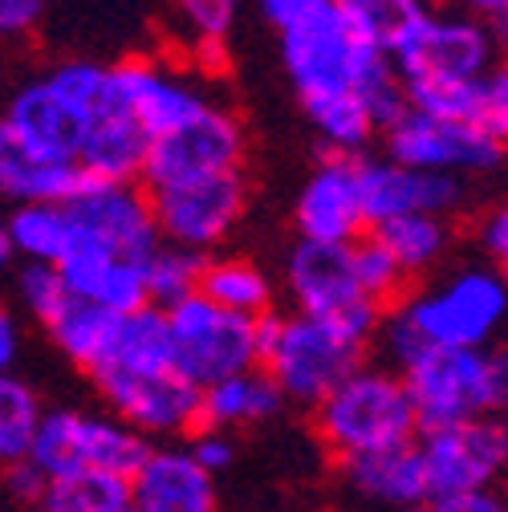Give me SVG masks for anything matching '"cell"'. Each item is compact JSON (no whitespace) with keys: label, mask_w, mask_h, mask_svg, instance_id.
<instances>
[{"label":"cell","mask_w":508,"mask_h":512,"mask_svg":"<svg viewBox=\"0 0 508 512\" xmlns=\"http://www.w3.org/2000/svg\"><path fill=\"white\" fill-rule=\"evenodd\" d=\"M415 447H419V464L427 480V500L484 492V488H496L508 464V427L500 415H484V419L452 423L439 431H423Z\"/></svg>","instance_id":"30bf717a"},{"label":"cell","mask_w":508,"mask_h":512,"mask_svg":"<svg viewBox=\"0 0 508 512\" xmlns=\"http://www.w3.org/2000/svg\"><path fill=\"white\" fill-rule=\"evenodd\" d=\"M196 293L204 301L236 313V317H248V322L273 313V281H269V273L261 265L244 261V256H208Z\"/></svg>","instance_id":"484cf974"},{"label":"cell","mask_w":508,"mask_h":512,"mask_svg":"<svg viewBox=\"0 0 508 512\" xmlns=\"http://www.w3.org/2000/svg\"><path fill=\"white\" fill-rule=\"evenodd\" d=\"M362 358V346L346 342L322 322H309L301 313L257 317V366L273 378L285 403L313 411L346 374L362 366Z\"/></svg>","instance_id":"5b68a950"},{"label":"cell","mask_w":508,"mask_h":512,"mask_svg":"<svg viewBox=\"0 0 508 512\" xmlns=\"http://www.w3.org/2000/svg\"><path fill=\"white\" fill-rule=\"evenodd\" d=\"M399 378L411 399L419 435L500 415L508 399L504 350H423L411 362H403Z\"/></svg>","instance_id":"3957f363"},{"label":"cell","mask_w":508,"mask_h":512,"mask_svg":"<svg viewBox=\"0 0 508 512\" xmlns=\"http://www.w3.org/2000/svg\"><path fill=\"white\" fill-rule=\"evenodd\" d=\"M13 256H25V265H61L74 244V220L66 204H25L13 208L5 220Z\"/></svg>","instance_id":"f1b7e54d"},{"label":"cell","mask_w":508,"mask_h":512,"mask_svg":"<svg viewBox=\"0 0 508 512\" xmlns=\"http://www.w3.org/2000/svg\"><path fill=\"white\" fill-rule=\"evenodd\" d=\"M293 224L309 244H354L366 236L362 191H358V159L326 155L305 179Z\"/></svg>","instance_id":"ac0fdd59"},{"label":"cell","mask_w":508,"mask_h":512,"mask_svg":"<svg viewBox=\"0 0 508 512\" xmlns=\"http://www.w3.org/2000/svg\"><path fill=\"white\" fill-rule=\"evenodd\" d=\"M175 370L171 358V334H167V313L163 309H135L122 313L114 338H110V354L98 370ZM94 374V370H90Z\"/></svg>","instance_id":"83f0119b"},{"label":"cell","mask_w":508,"mask_h":512,"mask_svg":"<svg viewBox=\"0 0 508 512\" xmlns=\"http://www.w3.org/2000/svg\"><path fill=\"white\" fill-rule=\"evenodd\" d=\"M147 447L151 443L143 435H135L114 415L53 407L41 415V427L29 447V464L45 480L74 476V472H102V476H118L131 484Z\"/></svg>","instance_id":"8992f818"},{"label":"cell","mask_w":508,"mask_h":512,"mask_svg":"<svg viewBox=\"0 0 508 512\" xmlns=\"http://www.w3.org/2000/svg\"><path fill=\"white\" fill-rule=\"evenodd\" d=\"M118 500H126V480L102 472H74L45 480V492L33 512H98Z\"/></svg>","instance_id":"d6a6232c"},{"label":"cell","mask_w":508,"mask_h":512,"mask_svg":"<svg viewBox=\"0 0 508 512\" xmlns=\"http://www.w3.org/2000/svg\"><path fill=\"white\" fill-rule=\"evenodd\" d=\"M167 334L175 374L192 382L196 391L257 366V322L204 301L200 293L167 309Z\"/></svg>","instance_id":"9c48e42d"},{"label":"cell","mask_w":508,"mask_h":512,"mask_svg":"<svg viewBox=\"0 0 508 512\" xmlns=\"http://www.w3.org/2000/svg\"><path fill=\"white\" fill-rule=\"evenodd\" d=\"M342 476L358 500L378 504V508L399 512V508L427 504V480H423L415 439L399 447H383V452L342 460Z\"/></svg>","instance_id":"cb8c5ba5"},{"label":"cell","mask_w":508,"mask_h":512,"mask_svg":"<svg viewBox=\"0 0 508 512\" xmlns=\"http://www.w3.org/2000/svg\"><path fill=\"white\" fill-rule=\"evenodd\" d=\"M240 163H244L240 118L220 106H208L196 122L147 143L139 179L147 183V191H163V187H183V183L240 171Z\"/></svg>","instance_id":"7c38bea8"},{"label":"cell","mask_w":508,"mask_h":512,"mask_svg":"<svg viewBox=\"0 0 508 512\" xmlns=\"http://www.w3.org/2000/svg\"><path fill=\"white\" fill-rule=\"evenodd\" d=\"M0 122L17 135V143L29 155H37L45 163H74L82 135H86V122H90V110L66 102L45 78H37L9 98Z\"/></svg>","instance_id":"d6986e66"},{"label":"cell","mask_w":508,"mask_h":512,"mask_svg":"<svg viewBox=\"0 0 508 512\" xmlns=\"http://www.w3.org/2000/svg\"><path fill=\"white\" fill-rule=\"evenodd\" d=\"M17 297L25 305L29 317H37L41 326H49L53 317L61 313V305L70 301V289L61 285L53 265H21L17 273Z\"/></svg>","instance_id":"d590c367"},{"label":"cell","mask_w":508,"mask_h":512,"mask_svg":"<svg viewBox=\"0 0 508 512\" xmlns=\"http://www.w3.org/2000/svg\"><path fill=\"white\" fill-rule=\"evenodd\" d=\"M143 155H147V135L139 131V122L118 106L94 102L74 163L94 183H135L143 175Z\"/></svg>","instance_id":"603a6c76"},{"label":"cell","mask_w":508,"mask_h":512,"mask_svg":"<svg viewBox=\"0 0 508 512\" xmlns=\"http://www.w3.org/2000/svg\"><path fill=\"white\" fill-rule=\"evenodd\" d=\"M98 102L131 114L139 122V131L147 135V143L179 131L187 122H196L212 106L200 86H192L187 78L155 66V61H143V57H126L118 66H106Z\"/></svg>","instance_id":"5bb4252c"},{"label":"cell","mask_w":508,"mask_h":512,"mask_svg":"<svg viewBox=\"0 0 508 512\" xmlns=\"http://www.w3.org/2000/svg\"><path fill=\"white\" fill-rule=\"evenodd\" d=\"M94 391L110 407L118 423H126L135 435L151 439H175L183 431L200 427V391L175 370H94Z\"/></svg>","instance_id":"8fae6325"},{"label":"cell","mask_w":508,"mask_h":512,"mask_svg":"<svg viewBox=\"0 0 508 512\" xmlns=\"http://www.w3.org/2000/svg\"><path fill=\"white\" fill-rule=\"evenodd\" d=\"M358 191H362V216L366 232L383 220L399 216H439L448 220L468 204V179L443 175V171H419L383 159H358Z\"/></svg>","instance_id":"2e32d148"},{"label":"cell","mask_w":508,"mask_h":512,"mask_svg":"<svg viewBox=\"0 0 508 512\" xmlns=\"http://www.w3.org/2000/svg\"><path fill=\"white\" fill-rule=\"evenodd\" d=\"M66 212L82 236L110 248L122 261L143 265L163 244L151 220L147 191H139L135 183H90L74 204H66Z\"/></svg>","instance_id":"e0dca14e"},{"label":"cell","mask_w":508,"mask_h":512,"mask_svg":"<svg viewBox=\"0 0 508 512\" xmlns=\"http://www.w3.org/2000/svg\"><path fill=\"white\" fill-rule=\"evenodd\" d=\"M94 179L78 163H45L29 155L17 135L0 122V200L25 204H74Z\"/></svg>","instance_id":"7402d4cb"},{"label":"cell","mask_w":508,"mask_h":512,"mask_svg":"<svg viewBox=\"0 0 508 512\" xmlns=\"http://www.w3.org/2000/svg\"><path fill=\"white\" fill-rule=\"evenodd\" d=\"M476 240H480V248H484L488 261L504 265V261H508V212H504V208L484 212L480 224H476Z\"/></svg>","instance_id":"b9f144b4"},{"label":"cell","mask_w":508,"mask_h":512,"mask_svg":"<svg viewBox=\"0 0 508 512\" xmlns=\"http://www.w3.org/2000/svg\"><path fill=\"white\" fill-rule=\"evenodd\" d=\"M13 269V244H9V232H5V220H0V277Z\"/></svg>","instance_id":"bcb514c9"},{"label":"cell","mask_w":508,"mask_h":512,"mask_svg":"<svg viewBox=\"0 0 508 512\" xmlns=\"http://www.w3.org/2000/svg\"><path fill=\"white\" fill-rule=\"evenodd\" d=\"M366 236L391 256L407 281H415L443 261V252L452 244V224L439 216H399L374 224Z\"/></svg>","instance_id":"4316f807"},{"label":"cell","mask_w":508,"mask_h":512,"mask_svg":"<svg viewBox=\"0 0 508 512\" xmlns=\"http://www.w3.org/2000/svg\"><path fill=\"white\" fill-rule=\"evenodd\" d=\"M147 204H151V220L163 244L208 256L240 224L244 204H248V183L240 171H228V175H212L200 183L147 191Z\"/></svg>","instance_id":"4fadbf2b"},{"label":"cell","mask_w":508,"mask_h":512,"mask_svg":"<svg viewBox=\"0 0 508 512\" xmlns=\"http://www.w3.org/2000/svg\"><path fill=\"white\" fill-rule=\"evenodd\" d=\"M387 139V159L403 163V167H419V171H443V175H488L504 163V143L476 131L464 122H443V118H427L407 110L391 131H383Z\"/></svg>","instance_id":"9a60e30c"},{"label":"cell","mask_w":508,"mask_h":512,"mask_svg":"<svg viewBox=\"0 0 508 512\" xmlns=\"http://www.w3.org/2000/svg\"><path fill=\"white\" fill-rule=\"evenodd\" d=\"M126 496L139 512H216V476H208L187 447L151 443Z\"/></svg>","instance_id":"ffe728a7"},{"label":"cell","mask_w":508,"mask_h":512,"mask_svg":"<svg viewBox=\"0 0 508 512\" xmlns=\"http://www.w3.org/2000/svg\"><path fill=\"white\" fill-rule=\"evenodd\" d=\"M114 326H118L114 313H106V309H98V305H90V301L70 297L45 330H49V338H53V346H57L61 354H66L74 366H82V370L90 374V370H98V366L106 362Z\"/></svg>","instance_id":"f546056e"},{"label":"cell","mask_w":508,"mask_h":512,"mask_svg":"<svg viewBox=\"0 0 508 512\" xmlns=\"http://www.w3.org/2000/svg\"><path fill=\"white\" fill-rule=\"evenodd\" d=\"M399 512H431L427 504H415V508H399Z\"/></svg>","instance_id":"c3c4849f"},{"label":"cell","mask_w":508,"mask_h":512,"mask_svg":"<svg viewBox=\"0 0 508 512\" xmlns=\"http://www.w3.org/2000/svg\"><path fill=\"white\" fill-rule=\"evenodd\" d=\"M350 273H354L358 293L366 301H374V305H383V309L395 305L403 297V289H407V277L395 269V261L370 236L350 244Z\"/></svg>","instance_id":"e575fe53"},{"label":"cell","mask_w":508,"mask_h":512,"mask_svg":"<svg viewBox=\"0 0 508 512\" xmlns=\"http://www.w3.org/2000/svg\"><path fill=\"white\" fill-rule=\"evenodd\" d=\"M98 512H139V508L131 504V496H126V500H118V504H110V508H98Z\"/></svg>","instance_id":"7dc6e473"},{"label":"cell","mask_w":508,"mask_h":512,"mask_svg":"<svg viewBox=\"0 0 508 512\" xmlns=\"http://www.w3.org/2000/svg\"><path fill=\"white\" fill-rule=\"evenodd\" d=\"M102 78H106V66H98V61H61V66H53L45 74V82L66 98L74 106H94L98 94H102Z\"/></svg>","instance_id":"74e56055"},{"label":"cell","mask_w":508,"mask_h":512,"mask_svg":"<svg viewBox=\"0 0 508 512\" xmlns=\"http://www.w3.org/2000/svg\"><path fill=\"white\" fill-rule=\"evenodd\" d=\"M17 354H21V326H17V317L0 305V374H13Z\"/></svg>","instance_id":"f6af8a7d"},{"label":"cell","mask_w":508,"mask_h":512,"mask_svg":"<svg viewBox=\"0 0 508 512\" xmlns=\"http://www.w3.org/2000/svg\"><path fill=\"white\" fill-rule=\"evenodd\" d=\"M313 427L338 460L383 452L419 435L403 378L391 370L358 366L313 407Z\"/></svg>","instance_id":"277c9868"},{"label":"cell","mask_w":508,"mask_h":512,"mask_svg":"<svg viewBox=\"0 0 508 512\" xmlns=\"http://www.w3.org/2000/svg\"><path fill=\"white\" fill-rule=\"evenodd\" d=\"M41 415L45 407L29 382L17 374H0V468L29 460Z\"/></svg>","instance_id":"4dcf8cb0"},{"label":"cell","mask_w":508,"mask_h":512,"mask_svg":"<svg viewBox=\"0 0 508 512\" xmlns=\"http://www.w3.org/2000/svg\"><path fill=\"white\" fill-rule=\"evenodd\" d=\"M431 512H508L504 496L496 488H484V492H460V496H439V500H427Z\"/></svg>","instance_id":"7bdbcfd3"},{"label":"cell","mask_w":508,"mask_h":512,"mask_svg":"<svg viewBox=\"0 0 508 512\" xmlns=\"http://www.w3.org/2000/svg\"><path fill=\"white\" fill-rule=\"evenodd\" d=\"M496 33L492 25L468 13H419L403 33L391 41L387 61L399 86H427V82H472L496 66Z\"/></svg>","instance_id":"52a82bcc"},{"label":"cell","mask_w":508,"mask_h":512,"mask_svg":"<svg viewBox=\"0 0 508 512\" xmlns=\"http://www.w3.org/2000/svg\"><path fill=\"white\" fill-rule=\"evenodd\" d=\"M334 9L378 49H391V41L411 25L419 13H427V0H334Z\"/></svg>","instance_id":"836d02e7"},{"label":"cell","mask_w":508,"mask_h":512,"mask_svg":"<svg viewBox=\"0 0 508 512\" xmlns=\"http://www.w3.org/2000/svg\"><path fill=\"white\" fill-rule=\"evenodd\" d=\"M407 110L443 118V122H464L492 139H508V74L504 66H492L488 74L472 82H427V86H403Z\"/></svg>","instance_id":"44dd1931"},{"label":"cell","mask_w":508,"mask_h":512,"mask_svg":"<svg viewBox=\"0 0 508 512\" xmlns=\"http://www.w3.org/2000/svg\"><path fill=\"white\" fill-rule=\"evenodd\" d=\"M508 313L500 269H460L443 285L399 297L387 317V354L403 366L423 350H488Z\"/></svg>","instance_id":"7a4b0ae2"},{"label":"cell","mask_w":508,"mask_h":512,"mask_svg":"<svg viewBox=\"0 0 508 512\" xmlns=\"http://www.w3.org/2000/svg\"><path fill=\"white\" fill-rule=\"evenodd\" d=\"M183 447L192 452V460H196L208 476L224 472V468L236 460V443H232V435H228V431H216V427H200V431L192 435V443H183Z\"/></svg>","instance_id":"f35d334b"},{"label":"cell","mask_w":508,"mask_h":512,"mask_svg":"<svg viewBox=\"0 0 508 512\" xmlns=\"http://www.w3.org/2000/svg\"><path fill=\"white\" fill-rule=\"evenodd\" d=\"M204 252H187L175 244H159L147 261H143V285H147V305L151 309H171L183 297H192L200 289V273H204Z\"/></svg>","instance_id":"1f68e13d"},{"label":"cell","mask_w":508,"mask_h":512,"mask_svg":"<svg viewBox=\"0 0 508 512\" xmlns=\"http://www.w3.org/2000/svg\"><path fill=\"white\" fill-rule=\"evenodd\" d=\"M0 488L9 492L13 504H21V512H33L37 500H41V492H45V476L29 460H21V464L0 468Z\"/></svg>","instance_id":"ab89813d"},{"label":"cell","mask_w":508,"mask_h":512,"mask_svg":"<svg viewBox=\"0 0 508 512\" xmlns=\"http://www.w3.org/2000/svg\"><path fill=\"white\" fill-rule=\"evenodd\" d=\"M281 407L285 399L273 387V378L261 366H252L200 391V427H216V431L252 427V423L273 419Z\"/></svg>","instance_id":"d4e9b609"},{"label":"cell","mask_w":508,"mask_h":512,"mask_svg":"<svg viewBox=\"0 0 508 512\" xmlns=\"http://www.w3.org/2000/svg\"><path fill=\"white\" fill-rule=\"evenodd\" d=\"M261 17L281 33L285 74L301 110L334 98H362L378 135L407 114V94L387 61V49L366 41L334 0H257Z\"/></svg>","instance_id":"6da1fadb"},{"label":"cell","mask_w":508,"mask_h":512,"mask_svg":"<svg viewBox=\"0 0 508 512\" xmlns=\"http://www.w3.org/2000/svg\"><path fill=\"white\" fill-rule=\"evenodd\" d=\"M175 9H179L187 33H192L196 41L220 45L236 25L240 0H175Z\"/></svg>","instance_id":"8d00e7d4"},{"label":"cell","mask_w":508,"mask_h":512,"mask_svg":"<svg viewBox=\"0 0 508 512\" xmlns=\"http://www.w3.org/2000/svg\"><path fill=\"white\" fill-rule=\"evenodd\" d=\"M456 13H468L476 21H492V33L496 41H504V13H508V0H452Z\"/></svg>","instance_id":"ee69618b"},{"label":"cell","mask_w":508,"mask_h":512,"mask_svg":"<svg viewBox=\"0 0 508 512\" xmlns=\"http://www.w3.org/2000/svg\"><path fill=\"white\" fill-rule=\"evenodd\" d=\"M285 285L301 317L322 322L354 346H370L383 330V305H374L358 293L350 273V244H309L297 240L285 261Z\"/></svg>","instance_id":"ba28073f"},{"label":"cell","mask_w":508,"mask_h":512,"mask_svg":"<svg viewBox=\"0 0 508 512\" xmlns=\"http://www.w3.org/2000/svg\"><path fill=\"white\" fill-rule=\"evenodd\" d=\"M45 13V0H0V41L25 37Z\"/></svg>","instance_id":"60d3db41"}]
</instances>
